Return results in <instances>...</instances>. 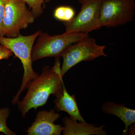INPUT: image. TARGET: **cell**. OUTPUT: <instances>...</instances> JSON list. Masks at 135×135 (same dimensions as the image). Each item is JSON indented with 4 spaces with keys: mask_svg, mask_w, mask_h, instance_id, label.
<instances>
[{
    "mask_svg": "<svg viewBox=\"0 0 135 135\" xmlns=\"http://www.w3.org/2000/svg\"><path fill=\"white\" fill-rule=\"evenodd\" d=\"M60 68L59 59H56L51 69L49 66L43 67L41 74L30 82L26 95L22 101L17 103L23 118L31 109L36 110L46 104L50 95L57 98L62 94L64 82Z\"/></svg>",
    "mask_w": 135,
    "mask_h": 135,
    "instance_id": "6da1fadb",
    "label": "cell"
},
{
    "mask_svg": "<svg viewBox=\"0 0 135 135\" xmlns=\"http://www.w3.org/2000/svg\"><path fill=\"white\" fill-rule=\"evenodd\" d=\"M41 31L29 36L20 35L15 38L0 37V44L5 46L20 59L24 69V74L20 88L13 98V105L19 101L21 94L27 89L31 81L37 78L39 74L33 69L32 53L35 41Z\"/></svg>",
    "mask_w": 135,
    "mask_h": 135,
    "instance_id": "7a4b0ae2",
    "label": "cell"
},
{
    "mask_svg": "<svg viewBox=\"0 0 135 135\" xmlns=\"http://www.w3.org/2000/svg\"><path fill=\"white\" fill-rule=\"evenodd\" d=\"M89 36L88 33H68L51 36L41 31L36 44L33 47V62L41 59L54 57L59 59L69 46Z\"/></svg>",
    "mask_w": 135,
    "mask_h": 135,
    "instance_id": "3957f363",
    "label": "cell"
},
{
    "mask_svg": "<svg viewBox=\"0 0 135 135\" xmlns=\"http://www.w3.org/2000/svg\"><path fill=\"white\" fill-rule=\"evenodd\" d=\"M105 46L97 45L96 40L89 36L69 46L62 54L63 62L60 68L61 77L71 68L83 61H90L100 56L106 57Z\"/></svg>",
    "mask_w": 135,
    "mask_h": 135,
    "instance_id": "277c9868",
    "label": "cell"
},
{
    "mask_svg": "<svg viewBox=\"0 0 135 135\" xmlns=\"http://www.w3.org/2000/svg\"><path fill=\"white\" fill-rule=\"evenodd\" d=\"M35 18L24 0H8L3 20V36L17 37L20 34V30L33 23Z\"/></svg>",
    "mask_w": 135,
    "mask_h": 135,
    "instance_id": "5b68a950",
    "label": "cell"
},
{
    "mask_svg": "<svg viewBox=\"0 0 135 135\" xmlns=\"http://www.w3.org/2000/svg\"><path fill=\"white\" fill-rule=\"evenodd\" d=\"M103 0H79L80 11L69 22H64L65 32L88 33L101 28L100 11Z\"/></svg>",
    "mask_w": 135,
    "mask_h": 135,
    "instance_id": "8992f818",
    "label": "cell"
},
{
    "mask_svg": "<svg viewBox=\"0 0 135 135\" xmlns=\"http://www.w3.org/2000/svg\"><path fill=\"white\" fill-rule=\"evenodd\" d=\"M134 0H103L100 11L101 27H115L134 19Z\"/></svg>",
    "mask_w": 135,
    "mask_h": 135,
    "instance_id": "52a82bcc",
    "label": "cell"
},
{
    "mask_svg": "<svg viewBox=\"0 0 135 135\" xmlns=\"http://www.w3.org/2000/svg\"><path fill=\"white\" fill-rule=\"evenodd\" d=\"M55 110L39 111L32 126L25 131L28 135H60L63 127L54 122L60 118Z\"/></svg>",
    "mask_w": 135,
    "mask_h": 135,
    "instance_id": "ba28073f",
    "label": "cell"
},
{
    "mask_svg": "<svg viewBox=\"0 0 135 135\" xmlns=\"http://www.w3.org/2000/svg\"><path fill=\"white\" fill-rule=\"evenodd\" d=\"M64 126L62 134L64 135H106L107 133L104 130V126L95 127L92 124L85 122L78 123L71 118L65 117L62 119Z\"/></svg>",
    "mask_w": 135,
    "mask_h": 135,
    "instance_id": "9c48e42d",
    "label": "cell"
},
{
    "mask_svg": "<svg viewBox=\"0 0 135 135\" xmlns=\"http://www.w3.org/2000/svg\"><path fill=\"white\" fill-rule=\"evenodd\" d=\"M62 94L54 100L55 108L58 111H65L73 120L85 122L77 106L75 95H71L67 92L64 83Z\"/></svg>",
    "mask_w": 135,
    "mask_h": 135,
    "instance_id": "30bf717a",
    "label": "cell"
},
{
    "mask_svg": "<svg viewBox=\"0 0 135 135\" xmlns=\"http://www.w3.org/2000/svg\"><path fill=\"white\" fill-rule=\"evenodd\" d=\"M102 110L105 113L112 114L120 118L125 125L123 133H127L128 128L135 122V110L129 109L124 105H119L108 102L104 103L102 106Z\"/></svg>",
    "mask_w": 135,
    "mask_h": 135,
    "instance_id": "8fae6325",
    "label": "cell"
},
{
    "mask_svg": "<svg viewBox=\"0 0 135 135\" xmlns=\"http://www.w3.org/2000/svg\"><path fill=\"white\" fill-rule=\"evenodd\" d=\"M75 12L72 7L69 6H60L57 8L54 12L56 19L64 22H69L75 17Z\"/></svg>",
    "mask_w": 135,
    "mask_h": 135,
    "instance_id": "7c38bea8",
    "label": "cell"
},
{
    "mask_svg": "<svg viewBox=\"0 0 135 135\" xmlns=\"http://www.w3.org/2000/svg\"><path fill=\"white\" fill-rule=\"evenodd\" d=\"M10 113V109L8 107L0 109V132L6 135H16V133L7 126V120Z\"/></svg>",
    "mask_w": 135,
    "mask_h": 135,
    "instance_id": "4fadbf2b",
    "label": "cell"
},
{
    "mask_svg": "<svg viewBox=\"0 0 135 135\" xmlns=\"http://www.w3.org/2000/svg\"><path fill=\"white\" fill-rule=\"evenodd\" d=\"M51 0H24L29 6V9H31L35 17L40 16L43 12L42 5L44 2H49Z\"/></svg>",
    "mask_w": 135,
    "mask_h": 135,
    "instance_id": "5bb4252c",
    "label": "cell"
},
{
    "mask_svg": "<svg viewBox=\"0 0 135 135\" xmlns=\"http://www.w3.org/2000/svg\"><path fill=\"white\" fill-rule=\"evenodd\" d=\"M8 0H0V37L3 36V24L5 14V5Z\"/></svg>",
    "mask_w": 135,
    "mask_h": 135,
    "instance_id": "9a60e30c",
    "label": "cell"
},
{
    "mask_svg": "<svg viewBox=\"0 0 135 135\" xmlns=\"http://www.w3.org/2000/svg\"><path fill=\"white\" fill-rule=\"evenodd\" d=\"M13 53L5 46L0 44V60L7 59L13 55Z\"/></svg>",
    "mask_w": 135,
    "mask_h": 135,
    "instance_id": "2e32d148",
    "label": "cell"
},
{
    "mask_svg": "<svg viewBox=\"0 0 135 135\" xmlns=\"http://www.w3.org/2000/svg\"><path fill=\"white\" fill-rule=\"evenodd\" d=\"M1 88L0 87V93H1Z\"/></svg>",
    "mask_w": 135,
    "mask_h": 135,
    "instance_id": "e0dca14e",
    "label": "cell"
},
{
    "mask_svg": "<svg viewBox=\"0 0 135 135\" xmlns=\"http://www.w3.org/2000/svg\"><path fill=\"white\" fill-rule=\"evenodd\" d=\"M0 84H1V83H0Z\"/></svg>",
    "mask_w": 135,
    "mask_h": 135,
    "instance_id": "ac0fdd59",
    "label": "cell"
}]
</instances>
